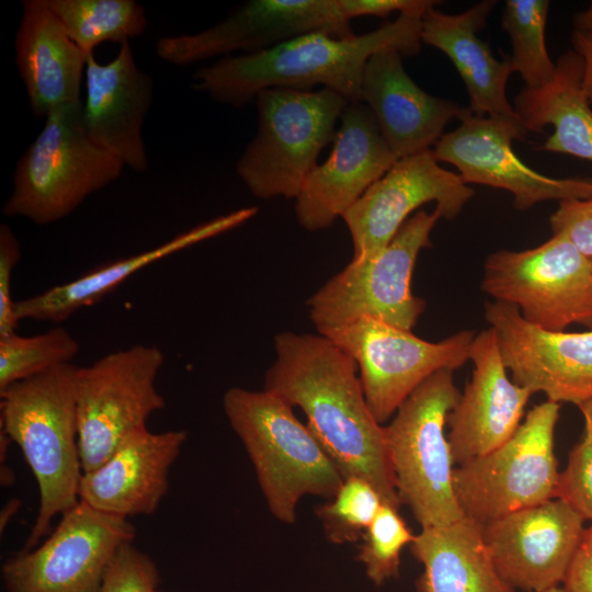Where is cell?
<instances>
[{
  "label": "cell",
  "mask_w": 592,
  "mask_h": 592,
  "mask_svg": "<svg viewBox=\"0 0 592 592\" xmlns=\"http://www.w3.org/2000/svg\"><path fill=\"white\" fill-rule=\"evenodd\" d=\"M274 350L264 390L303 410L344 479L367 480L385 503L399 509L385 426L366 402L355 361L320 333L281 332Z\"/></svg>",
  "instance_id": "obj_1"
},
{
  "label": "cell",
  "mask_w": 592,
  "mask_h": 592,
  "mask_svg": "<svg viewBox=\"0 0 592 592\" xmlns=\"http://www.w3.org/2000/svg\"><path fill=\"white\" fill-rule=\"evenodd\" d=\"M421 27L422 18L399 14L351 38L308 33L258 53L219 58L193 73L192 88L236 109L272 88L308 91L322 86L350 103L362 102L363 73L371 56L388 49L403 57L417 55L422 45Z\"/></svg>",
  "instance_id": "obj_2"
},
{
  "label": "cell",
  "mask_w": 592,
  "mask_h": 592,
  "mask_svg": "<svg viewBox=\"0 0 592 592\" xmlns=\"http://www.w3.org/2000/svg\"><path fill=\"white\" fill-rule=\"evenodd\" d=\"M78 367L60 365L0 391V431L20 447L38 488V510L23 549L38 545L54 519L80 501Z\"/></svg>",
  "instance_id": "obj_3"
},
{
  "label": "cell",
  "mask_w": 592,
  "mask_h": 592,
  "mask_svg": "<svg viewBox=\"0 0 592 592\" xmlns=\"http://www.w3.org/2000/svg\"><path fill=\"white\" fill-rule=\"evenodd\" d=\"M223 408L275 519L293 524L304 496H335L344 478L293 406L264 389L232 387L224 394Z\"/></svg>",
  "instance_id": "obj_4"
},
{
  "label": "cell",
  "mask_w": 592,
  "mask_h": 592,
  "mask_svg": "<svg viewBox=\"0 0 592 592\" xmlns=\"http://www.w3.org/2000/svg\"><path fill=\"white\" fill-rule=\"evenodd\" d=\"M123 168L89 137L82 101L62 105L45 117L43 129L19 159L2 213L38 226L54 224L117 180Z\"/></svg>",
  "instance_id": "obj_5"
},
{
  "label": "cell",
  "mask_w": 592,
  "mask_h": 592,
  "mask_svg": "<svg viewBox=\"0 0 592 592\" xmlns=\"http://www.w3.org/2000/svg\"><path fill=\"white\" fill-rule=\"evenodd\" d=\"M254 102L257 133L237 162V173L258 198H296L320 151L333 141L350 102L326 88H272Z\"/></svg>",
  "instance_id": "obj_6"
},
{
  "label": "cell",
  "mask_w": 592,
  "mask_h": 592,
  "mask_svg": "<svg viewBox=\"0 0 592 592\" xmlns=\"http://www.w3.org/2000/svg\"><path fill=\"white\" fill-rule=\"evenodd\" d=\"M460 394L453 371L425 379L400 405L385 426L396 491L421 528L444 526L464 517L455 498V468L445 434L447 417Z\"/></svg>",
  "instance_id": "obj_7"
},
{
  "label": "cell",
  "mask_w": 592,
  "mask_h": 592,
  "mask_svg": "<svg viewBox=\"0 0 592 592\" xmlns=\"http://www.w3.org/2000/svg\"><path fill=\"white\" fill-rule=\"evenodd\" d=\"M440 213L417 210L376 255L352 261L325 283L307 301L311 322L319 330L373 318L411 330L425 301L411 292L415 261L431 247V231Z\"/></svg>",
  "instance_id": "obj_8"
},
{
  "label": "cell",
  "mask_w": 592,
  "mask_h": 592,
  "mask_svg": "<svg viewBox=\"0 0 592 592\" xmlns=\"http://www.w3.org/2000/svg\"><path fill=\"white\" fill-rule=\"evenodd\" d=\"M560 403L532 408L516 432L496 449L453 470L463 515L481 526L512 512L555 499L560 471L555 429Z\"/></svg>",
  "instance_id": "obj_9"
},
{
  "label": "cell",
  "mask_w": 592,
  "mask_h": 592,
  "mask_svg": "<svg viewBox=\"0 0 592 592\" xmlns=\"http://www.w3.org/2000/svg\"><path fill=\"white\" fill-rule=\"evenodd\" d=\"M481 289L545 330L566 331L574 323L592 330V259L562 236L532 249L491 253Z\"/></svg>",
  "instance_id": "obj_10"
},
{
  "label": "cell",
  "mask_w": 592,
  "mask_h": 592,
  "mask_svg": "<svg viewBox=\"0 0 592 592\" xmlns=\"http://www.w3.org/2000/svg\"><path fill=\"white\" fill-rule=\"evenodd\" d=\"M164 363L156 345L135 344L78 367L77 411L83 473L98 468L132 432L163 410L157 388Z\"/></svg>",
  "instance_id": "obj_11"
},
{
  "label": "cell",
  "mask_w": 592,
  "mask_h": 592,
  "mask_svg": "<svg viewBox=\"0 0 592 592\" xmlns=\"http://www.w3.org/2000/svg\"><path fill=\"white\" fill-rule=\"evenodd\" d=\"M360 368L366 402L383 424L425 379L441 369L455 371L469 361L475 332L462 330L429 342L411 330L373 318L318 331Z\"/></svg>",
  "instance_id": "obj_12"
},
{
  "label": "cell",
  "mask_w": 592,
  "mask_h": 592,
  "mask_svg": "<svg viewBox=\"0 0 592 592\" xmlns=\"http://www.w3.org/2000/svg\"><path fill=\"white\" fill-rule=\"evenodd\" d=\"M59 517L43 543L3 561L5 592H96L117 550L136 536L129 520L83 501Z\"/></svg>",
  "instance_id": "obj_13"
},
{
  "label": "cell",
  "mask_w": 592,
  "mask_h": 592,
  "mask_svg": "<svg viewBox=\"0 0 592 592\" xmlns=\"http://www.w3.org/2000/svg\"><path fill=\"white\" fill-rule=\"evenodd\" d=\"M314 32L338 38L356 35L339 0H250L204 31L159 38L156 53L182 67L234 52L258 53Z\"/></svg>",
  "instance_id": "obj_14"
},
{
  "label": "cell",
  "mask_w": 592,
  "mask_h": 592,
  "mask_svg": "<svg viewBox=\"0 0 592 592\" xmlns=\"http://www.w3.org/2000/svg\"><path fill=\"white\" fill-rule=\"evenodd\" d=\"M474 194L458 173L440 166L432 149L398 159L342 216L353 259L379 253L424 204L434 202L441 218L454 219Z\"/></svg>",
  "instance_id": "obj_15"
},
{
  "label": "cell",
  "mask_w": 592,
  "mask_h": 592,
  "mask_svg": "<svg viewBox=\"0 0 592 592\" xmlns=\"http://www.w3.org/2000/svg\"><path fill=\"white\" fill-rule=\"evenodd\" d=\"M460 125L434 146L436 160L453 164L466 184L475 183L512 193L514 206L525 210L549 200H585L592 196V179H555L530 168L512 149L527 130L471 110Z\"/></svg>",
  "instance_id": "obj_16"
},
{
  "label": "cell",
  "mask_w": 592,
  "mask_h": 592,
  "mask_svg": "<svg viewBox=\"0 0 592 592\" xmlns=\"http://www.w3.org/2000/svg\"><path fill=\"white\" fill-rule=\"evenodd\" d=\"M485 317L515 384L557 403L592 399V330L548 331L496 300L486 304Z\"/></svg>",
  "instance_id": "obj_17"
},
{
  "label": "cell",
  "mask_w": 592,
  "mask_h": 592,
  "mask_svg": "<svg viewBox=\"0 0 592 592\" xmlns=\"http://www.w3.org/2000/svg\"><path fill=\"white\" fill-rule=\"evenodd\" d=\"M584 522L572 506L555 498L482 525V537L506 583L544 592L562 583Z\"/></svg>",
  "instance_id": "obj_18"
},
{
  "label": "cell",
  "mask_w": 592,
  "mask_h": 592,
  "mask_svg": "<svg viewBox=\"0 0 592 592\" xmlns=\"http://www.w3.org/2000/svg\"><path fill=\"white\" fill-rule=\"evenodd\" d=\"M398 160L383 138L371 110L350 103L332 141L295 198L299 225L310 231L330 227Z\"/></svg>",
  "instance_id": "obj_19"
},
{
  "label": "cell",
  "mask_w": 592,
  "mask_h": 592,
  "mask_svg": "<svg viewBox=\"0 0 592 592\" xmlns=\"http://www.w3.org/2000/svg\"><path fill=\"white\" fill-rule=\"evenodd\" d=\"M470 380L447 417V440L455 466L504 444L516 432L533 392L508 376L496 332L475 335Z\"/></svg>",
  "instance_id": "obj_20"
},
{
  "label": "cell",
  "mask_w": 592,
  "mask_h": 592,
  "mask_svg": "<svg viewBox=\"0 0 592 592\" xmlns=\"http://www.w3.org/2000/svg\"><path fill=\"white\" fill-rule=\"evenodd\" d=\"M82 121L89 137L136 172L148 169L141 128L153 96L152 78L138 68L129 42L114 59L88 56Z\"/></svg>",
  "instance_id": "obj_21"
},
{
  "label": "cell",
  "mask_w": 592,
  "mask_h": 592,
  "mask_svg": "<svg viewBox=\"0 0 592 592\" xmlns=\"http://www.w3.org/2000/svg\"><path fill=\"white\" fill-rule=\"evenodd\" d=\"M186 439L183 430L155 433L145 426L132 432L98 468L83 473L80 501L126 520L153 514Z\"/></svg>",
  "instance_id": "obj_22"
},
{
  "label": "cell",
  "mask_w": 592,
  "mask_h": 592,
  "mask_svg": "<svg viewBox=\"0 0 592 592\" xmlns=\"http://www.w3.org/2000/svg\"><path fill=\"white\" fill-rule=\"evenodd\" d=\"M402 58L394 49L371 56L361 90L362 102L398 159L431 149L453 118L460 119L470 112L469 107L422 90L405 70Z\"/></svg>",
  "instance_id": "obj_23"
},
{
  "label": "cell",
  "mask_w": 592,
  "mask_h": 592,
  "mask_svg": "<svg viewBox=\"0 0 592 592\" xmlns=\"http://www.w3.org/2000/svg\"><path fill=\"white\" fill-rule=\"evenodd\" d=\"M496 4V0H483L457 14L433 7L422 18L421 39L452 60L465 83L469 109L475 115L524 128L506 98L508 80L515 71L511 57L497 59L488 44L477 36Z\"/></svg>",
  "instance_id": "obj_24"
},
{
  "label": "cell",
  "mask_w": 592,
  "mask_h": 592,
  "mask_svg": "<svg viewBox=\"0 0 592 592\" xmlns=\"http://www.w3.org/2000/svg\"><path fill=\"white\" fill-rule=\"evenodd\" d=\"M15 62L32 112L81 102L88 56L68 35L46 0H24L14 39Z\"/></svg>",
  "instance_id": "obj_25"
},
{
  "label": "cell",
  "mask_w": 592,
  "mask_h": 592,
  "mask_svg": "<svg viewBox=\"0 0 592 592\" xmlns=\"http://www.w3.org/2000/svg\"><path fill=\"white\" fill-rule=\"evenodd\" d=\"M258 213L257 207H244L200 224L172 239L137 254L121 258L93 267L64 284L15 303L19 320L60 323L80 309L93 306L119 284L141 269L230 229Z\"/></svg>",
  "instance_id": "obj_26"
},
{
  "label": "cell",
  "mask_w": 592,
  "mask_h": 592,
  "mask_svg": "<svg viewBox=\"0 0 592 592\" xmlns=\"http://www.w3.org/2000/svg\"><path fill=\"white\" fill-rule=\"evenodd\" d=\"M423 566L418 592H515L499 574L482 537V526L467 517L421 528L409 545Z\"/></svg>",
  "instance_id": "obj_27"
},
{
  "label": "cell",
  "mask_w": 592,
  "mask_h": 592,
  "mask_svg": "<svg viewBox=\"0 0 592 592\" xmlns=\"http://www.w3.org/2000/svg\"><path fill=\"white\" fill-rule=\"evenodd\" d=\"M553 78L544 86L522 89L514 111L526 130L555 132L542 150L592 161V110L583 88V60L573 49L558 57Z\"/></svg>",
  "instance_id": "obj_28"
},
{
  "label": "cell",
  "mask_w": 592,
  "mask_h": 592,
  "mask_svg": "<svg viewBox=\"0 0 592 592\" xmlns=\"http://www.w3.org/2000/svg\"><path fill=\"white\" fill-rule=\"evenodd\" d=\"M71 39L87 54L102 43L124 44L147 27L144 8L134 0H46Z\"/></svg>",
  "instance_id": "obj_29"
},
{
  "label": "cell",
  "mask_w": 592,
  "mask_h": 592,
  "mask_svg": "<svg viewBox=\"0 0 592 592\" xmlns=\"http://www.w3.org/2000/svg\"><path fill=\"white\" fill-rule=\"evenodd\" d=\"M549 7L548 0H506L504 4L502 27L511 39L510 57L527 88L544 86L555 73L545 41Z\"/></svg>",
  "instance_id": "obj_30"
},
{
  "label": "cell",
  "mask_w": 592,
  "mask_h": 592,
  "mask_svg": "<svg viewBox=\"0 0 592 592\" xmlns=\"http://www.w3.org/2000/svg\"><path fill=\"white\" fill-rule=\"evenodd\" d=\"M80 346L64 327L24 337L16 332L0 337V391L54 367L70 364Z\"/></svg>",
  "instance_id": "obj_31"
},
{
  "label": "cell",
  "mask_w": 592,
  "mask_h": 592,
  "mask_svg": "<svg viewBox=\"0 0 592 592\" xmlns=\"http://www.w3.org/2000/svg\"><path fill=\"white\" fill-rule=\"evenodd\" d=\"M385 503L367 480L352 476L343 480L333 498L316 509L327 539L333 544L360 540Z\"/></svg>",
  "instance_id": "obj_32"
},
{
  "label": "cell",
  "mask_w": 592,
  "mask_h": 592,
  "mask_svg": "<svg viewBox=\"0 0 592 592\" xmlns=\"http://www.w3.org/2000/svg\"><path fill=\"white\" fill-rule=\"evenodd\" d=\"M399 509L384 503L362 536L356 561L375 585L399 576L400 555L414 539Z\"/></svg>",
  "instance_id": "obj_33"
},
{
  "label": "cell",
  "mask_w": 592,
  "mask_h": 592,
  "mask_svg": "<svg viewBox=\"0 0 592 592\" xmlns=\"http://www.w3.org/2000/svg\"><path fill=\"white\" fill-rule=\"evenodd\" d=\"M578 408L583 417L584 431L559 475L556 498L592 522V399L578 405Z\"/></svg>",
  "instance_id": "obj_34"
},
{
  "label": "cell",
  "mask_w": 592,
  "mask_h": 592,
  "mask_svg": "<svg viewBox=\"0 0 592 592\" xmlns=\"http://www.w3.org/2000/svg\"><path fill=\"white\" fill-rule=\"evenodd\" d=\"M159 585L156 562L130 542L117 550L96 592H163Z\"/></svg>",
  "instance_id": "obj_35"
},
{
  "label": "cell",
  "mask_w": 592,
  "mask_h": 592,
  "mask_svg": "<svg viewBox=\"0 0 592 592\" xmlns=\"http://www.w3.org/2000/svg\"><path fill=\"white\" fill-rule=\"evenodd\" d=\"M549 223L553 235L567 238L584 255L592 258V196L560 201Z\"/></svg>",
  "instance_id": "obj_36"
},
{
  "label": "cell",
  "mask_w": 592,
  "mask_h": 592,
  "mask_svg": "<svg viewBox=\"0 0 592 592\" xmlns=\"http://www.w3.org/2000/svg\"><path fill=\"white\" fill-rule=\"evenodd\" d=\"M21 259L20 242L5 224L0 226V337L16 332L20 322L12 297L13 272Z\"/></svg>",
  "instance_id": "obj_37"
},
{
  "label": "cell",
  "mask_w": 592,
  "mask_h": 592,
  "mask_svg": "<svg viewBox=\"0 0 592 592\" xmlns=\"http://www.w3.org/2000/svg\"><path fill=\"white\" fill-rule=\"evenodd\" d=\"M439 3L435 0H339L341 12L349 21L369 15L387 18L392 12L423 18Z\"/></svg>",
  "instance_id": "obj_38"
},
{
  "label": "cell",
  "mask_w": 592,
  "mask_h": 592,
  "mask_svg": "<svg viewBox=\"0 0 592 592\" xmlns=\"http://www.w3.org/2000/svg\"><path fill=\"white\" fill-rule=\"evenodd\" d=\"M561 588L565 592H592V522L583 531Z\"/></svg>",
  "instance_id": "obj_39"
},
{
  "label": "cell",
  "mask_w": 592,
  "mask_h": 592,
  "mask_svg": "<svg viewBox=\"0 0 592 592\" xmlns=\"http://www.w3.org/2000/svg\"><path fill=\"white\" fill-rule=\"evenodd\" d=\"M573 50L579 54L583 60L582 88L584 94L592 103V35L573 31L571 35Z\"/></svg>",
  "instance_id": "obj_40"
},
{
  "label": "cell",
  "mask_w": 592,
  "mask_h": 592,
  "mask_svg": "<svg viewBox=\"0 0 592 592\" xmlns=\"http://www.w3.org/2000/svg\"><path fill=\"white\" fill-rule=\"evenodd\" d=\"M576 31L592 35V1L589 7L573 15Z\"/></svg>",
  "instance_id": "obj_41"
},
{
  "label": "cell",
  "mask_w": 592,
  "mask_h": 592,
  "mask_svg": "<svg viewBox=\"0 0 592 592\" xmlns=\"http://www.w3.org/2000/svg\"><path fill=\"white\" fill-rule=\"evenodd\" d=\"M20 504L21 502L16 499H13L11 501H9L7 503V505L4 506L2 513H1V517H0V527H1V533L3 531V528L8 525L11 516H13L16 511L19 510L20 508Z\"/></svg>",
  "instance_id": "obj_42"
},
{
  "label": "cell",
  "mask_w": 592,
  "mask_h": 592,
  "mask_svg": "<svg viewBox=\"0 0 592 592\" xmlns=\"http://www.w3.org/2000/svg\"><path fill=\"white\" fill-rule=\"evenodd\" d=\"M544 592H565V590L561 587H556Z\"/></svg>",
  "instance_id": "obj_43"
},
{
  "label": "cell",
  "mask_w": 592,
  "mask_h": 592,
  "mask_svg": "<svg viewBox=\"0 0 592 592\" xmlns=\"http://www.w3.org/2000/svg\"><path fill=\"white\" fill-rule=\"evenodd\" d=\"M592 259V258H591Z\"/></svg>",
  "instance_id": "obj_44"
}]
</instances>
